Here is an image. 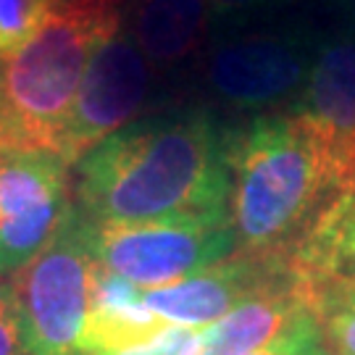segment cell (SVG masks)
Returning <instances> with one entry per match:
<instances>
[{
  "label": "cell",
  "instance_id": "cell-1",
  "mask_svg": "<svg viewBox=\"0 0 355 355\" xmlns=\"http://www.w3.org/2000/svg\"><path fill=\"white\" fill-rule=\"evenodd\" d=\"M234 121L179 103L103 140L76 168V208L92 224L229 214Z\"/></svg>",
  "mask_w": 355,
  "mask_h": 355
},
{
  "label": "cell",
  "instance_id": "cell-2",
  "mask_svg": "<svg viewBox=\"0 0 355 355\" xmlns=\"http://www.w3.org/2000/svg\"><path fill=\"white\" fill-rule=\"evenodd\" d=\"M337 195L324 153L297 116L234 121L229 218L240 253L282 261Z\"/></svg>",
  "mask_w": 355,
  "mask_h": 355
},
{
  "label": "cell",
  "instance_id": "cell-3",
  "mask_svg": "<svg viewBox=\"0 0 355 355\" xmlns=\"http://www.w3.org/2000/svg\"><path fill=\"white\" fill-rule=\"evenodd\" d=\"M124 24V0H58L24 48L0 58V87L21 150L58 155L92 58Z\"/></svg>",
  "mask_w": 355,
  "mask_h": 355
},
{
  "label": "cell",
  "instance_id": "cell-4",
  "mask_svg": "<svg viewBox=\"0 0 355 355\" xmlns=\"http://www.w3.org/2000/svg\"><path fill=\"white\" fill-rule=\"evenodd\" d=\"M321 29L297 16L216 29L195 71L190 101L227 121L284 114L303 95Z\"/></svg>",
  "mask_w": 355,
  "mask_h": 355
},
{
  "label": "cell",
  "instance_id": "cell-5",
  "mask_svg": "<svg viewBox=\"0 0 355 355\" xmlns=\"http://www.w3.org/2000/svg\"><path fill=\"white\" fill-rule=\"evenodd\" d=\"M98 268L92 221L74 205L55 237L8 279L32 355H82Z\"/></svg>",
  "mask_w": 355,
  "mask_h": 355
},
{
  "label": "cell",
  "instance_id": "cell-6",
  "mask_svg": "<svg viewBox=\"0 0 355 355\" xmlns=\"http://www.w3.org/2000/svg\"><path fill=\"white\" fill-rule=\"evenodd\" d=\"M92 245L108 274L142 292L177 284L237 253L229 214L92 224Z\"/></svg>",
  "mask_w": 355,
  "mask_h": 355
},
{
  "label": "cell",
  "instance_id": "cell-7",
  "mask_svg": "<svg viewBox=\"0 0 355 355\" xmlns=\"http://www.w3.org/2000/svg\"><path fill=\"white\" fill-rule=\"evenodd\" d=\"M179 105L124 24L92 58L64 127L58 158L76 166L103 140L148 114Z\"/></svg>",
  "mask_w": 355,
  "mask_h": 355
},
{
  "label": "cell",
  "instance_id": "cell-8",
  "mask_svg": "<svg viewBox=\"0 0 355 355\" xmlns=\"http://www.w3.org/2000/svg\"><path fill=\"white\" fill-rule=\"evenodd\" d=\"M69 166L45 150L0 153V274H16L71 214Z\"/></svg>",
  "mask_w": 355,
  "mask_h": 355
},
{
  "label": "cell",
  "instance_id": "cell-9",
  "mask_svg": "<svg viewBox=\"0 0 355 355\" xmlns=\"http://www.w3.org/2000/svg\"><path fill=\"white\" fill-rule=\"evenodd\" d=\"M290 114L324 153L334 190L355 195V13L321 32L308 85Z\"/></svg>",
  "mask_w": 355,
  "mask_h": 355
},
{
  "label": "cell",
  "instance_id": "cell-10",
  "mask_svg": "<svg viewBox=\"0 0 355 355\" xmlns=\"http://www.w3.org/2000/svg\"><path fill=\"white\" fill-rule=\"evenodd\" d=\"M124 29L179 103H187L195 71L214 40L208 0H124Z\"/></svg>",
  "mask_w": 355,
  "mask_h": 355
},
{
  "label": "cell",
  "instance_id": "cell-11",
  "mask_svg": "<svg viewBox=\"0 0 355 355\" xmlns=\"http://www.w3.org/2000/svg\"><path fill=\"white\" fill-rule=\"evenodd\" d=\"M282 263L318 321L355 305V195H337Z\"/></svg>",
  "mask_w": 355,
  "mask_h": 355
},
{
  "label": "cell",
  "instance_id": "cell-12",
  "mask_svg": "<svg viewBox=\"0 0 355 355\" xmlns=\"http://www.w3.org/2000/svg\"><path fill=\"white\" fill-rule=\"evenodd\" d=\"M279 284H292L279 258H263L237 250L177 284L142 292V300L153 313H158L171 327L205 329L248 297Z\"/></svg>",
  "mask_w": 355,
  "mask_h": 355
},
{
  "label": "cell",
  "instance_id": "cell-13",
  "mask_svg": "<svg viewBox=\"0 0 355 355\" xmlns=\"http://www.w3.org/2000/svg\"><path fill=\"white\" fill-rule=\"evenodd\" d=\"M171 324L153 313L142 300V290L98 268L92 303L82 324L79 350L82 355L121 353L164 334Z\"/></svg>",
  "mask_w": 355,
  "mask_h": 355
},
{
  "label": "cell",
  "instance_id": "cell-14",
  "mask_svg": "<svg viewBox=\"0 0 355 355\" xmlns=\"http://www.w3.org/2000/svg\"><path fill=\"white\" fill-rule=\"evenodd\" d=\"M305 316H311V311L292 290V284L271 287L200 329L195 355H248L279 340Z\"/></svg>",
  "mask_w": 355,
  "mask_h": 355
},
{
  "label": "cell",
  "instance_id": "cell-15",
  "mask_svg": "<svg viewBox=\"0 0 355 355\" xmlns=\"http://www.w3.org/2000/svg\"><path fill=\"white\" fill-rule=\"evenodd\" d=\"M58 0H0V58L24 48Z\"/></svg>",
  "mask_w": 355,
  "mask_h": 355
},
{
  "label": "cell",
  "instance_id": "cell-16",
  "mask_svg": "<svg viewBox=\"0 0 355 355\" xmlns=\"http://www.w3.org/2000/svg\"><path fill=\"white\" fill-rule=\"evenodd\" d=\"M248 355H334L329 350V345L324 340V329L318 324V318L311 316L300 318L290 331H284L279 340H274L271 345L253 350Z\"/></svg>",
  "mask_w": 355,
  "mask_h": 355
},
{
  "label": "cell",
  "instance_id": "cell-17",
  "mask_svg": "<svg viewBox=\"0 0 355 355\" xmlns=\"http://www.w3.org/2000/svg\"><path fill=\"white\" fill-rule=\"evenodd\" d=\"M214 8L216 29L274 19L290 8L295 0H208Z\"/></svg>",
  "mask_w": 355,
  "mask_h": 355
},
{
  "label": "cell",
  "instance_id": "cell-18",
  "mask_svg": "<svg viewBox=\"0 0 355 355\" xmlns=\"http://www.w3.org/2000/svg\"><path fill=\"white\" fill-rule=\"evenodd\" d=\"M198 340H200V329L168 327L164 334H158L150 343L129 347V350H121V353L101 355H195L198 353Z\"/></svg>",
  "mask_w": 355,
  "mask_h": 355
},
{
  "label": "cell",
  "instance_id": "cell-19",
  "mask_svg": "<svg viewBox=\"0 0 355 355\" xmlns=\"http://www.w3.org/2000/svg\"><path fill=\"white\" fill-rule=\"evenodd\" d=\"M0 355H32L8 282L0 284Z\"/></svg>",
  "mask_w": 355,
  "mask_h": 355
},
{
  "label": "cell",
  "instance_id": "cell-20",
  "mask_svg": "<svg viewBox=\"0 0 355 355\" xmlns=\"http://www.w3.org/2000/svg\"><path fill=\"white\" fill-rule=\"evenodd\" d=\"M324 329V340L334 355H355V305L334 311L324 321H318Z\"/></svg>",
  "mask_w": 355,
  "mask_h": 355
},
{
  "label": "cell",
  "instance_id": "cell-21",
  "mask_svg": "<svg viewBox=\"0 0 355 355\" xmlns=\"http://www.w3.org/2000/svg\"><path fill=\"white\" fill-rule=\"evenodd\" d=\"M6 150H21V148H19V137H16L11 114H8V105L3 98V87H0V153Z\"/></svg>",
  "mask_w": 355,
  "mask_h": 355
},
{
  "label": "cell",
  "instance_id": "cell-22",
  "mask_svg": "<svg viewBox=\"0 0 355 355\" xmlns=\"http://www.w3.org/2000/svg\"><path fill=\"white\" fill-rule=\"evenodd\" d=\"M316 3L324 8V11L337 13L340 19H343V16H350V13H355V0H316Z\"/></svg>",
  "mask_w": 355,
  "mask_h": 355
}]
</instances>
